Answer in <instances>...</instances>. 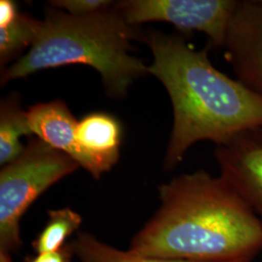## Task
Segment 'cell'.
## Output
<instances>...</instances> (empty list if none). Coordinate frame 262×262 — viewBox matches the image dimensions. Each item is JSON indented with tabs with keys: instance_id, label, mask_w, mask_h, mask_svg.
Returning <instances> with one entry per match:
<instances>
[{
	"instance_id": "1",
	"label": "cell",
	"mask_w": 262,
	"mask_h": 262,
	"mask_svg": "<svg viewBox=\"0 0 262 262\" xmlns=\"http://www.w3.org/2000/svg\"><path fill=\"white\" fill-rule=\"evenodd\" d=\"M159 210L132 238L143 256L196 262H252L262 224L223 176L182 174L159 187Z\"/></svg>"
},
{
	"instance_id": "2",
	"label": "cell",
	"mask_w": 262,
	"mask_h": 262,
	"mask_svg": "<svg viewBox=\"0 0 262 262\" xmlns=\"http://www.w3.org/2000/svg\"><path fill=\"white\" fill-rule=\"evenodd\" d=\"M154 55L148 73L168 93L174 122L164 168L183 160L198 141L223 145L241 131L262 125V98L238 80L219 71L206 50L182 38L152 32L146 37Z\"/></svg>"
},
{
	"instance_id": "3",
	"label": "cell",
	"mask_w": 262,
	"mask_h": 262,
	"mask_svg": "<svg viewBox=\"0 0 262 262\" xmlns=\"http://www.w3.org/2000/svg\"><path fill=\"white\" fill-rule=\"evenodd\" d=\"M133 28L116 7L86 16L49 10L37 39L27 55L2 73L1 84L42 69L79 63L94 67L108 94L122 97L148 73V66L128 55L136 35Z\"/></svg>"
},
{
	"instance_id": "4",
	"label": "cell",
	"mask_w": 262,
	"mask_h": 262,
	"mask_svg": "<svg viewBox=\"0 0 262 262\" xmlns=\"http://www.w3.org/2000/svg\"><path fill=\"white\" fill-rule=\"evenodd\" d=\"M79 164L39 138L31 139L19 158L0 172V251L12 253L23 245L20 220L48 188Z\"/></svg>"
},
{
	"instance_id": "5",
	"label": "cell",
	"mask_w": 262,
	"mask_h": 262,
	"mask_svg": "<svg viewBox=\"0 0 262 262\" xmlns=\"http://www.w3.org/2000/svg\"><path fill=\"white\" fill-rule=\"evenodd\" d=\"M239 0H129L116 5L124 19L136 26L166 21L183 31H200L224 47L229 21Z\"/></svg>"
},
{
	"instance_id": "6",
	"label": "cell",
	"mask_w": 262,
	"mask_h": 262,
	"mask_svg": "<svg viewBox=\"0 0 262 262\" xmlns=\"http://www.w3.org/2000/svg\"><path fill=\"white\" fill-rule=\"evenodd\" d=\"M224 47L237 80L262 98V0H239Z\"/></svg>"
},
{
	"instance_id": "7",
	"label": "cell",
	"mask_w": 262,
	"mask_h": 262,
	"mask_svg": "<svg viewBox=\"0 0 262 262\" xmlns=\"http://www.w3.org/2000/svg\"><path fill=\"white\" fill-rule=\"evenodd\" d=\"M215 157L220 175L253 209L262 224V125L241 131L217 145Z\"/></svg>"
},
{
	"instance_id": "8",
	"label": "cell",
	"mask_w": 262,
	"mask_h": 262,
	"mask_svg": "<svg viewBox=\"0 0 262 262\" xmlns=\"http://www.w3.org/2000/svg\"><path fill=\"white\" fill-rule=\"evenodd\" d=\"M76 138L84 152V168L98 180L120 158L122 127L119 121L106 113H93L78 122Z\"/></svg>"
},
{
	"instance_id": "9",
	"label": "cell",
	"mask_w": 262,
	"mask_h": 262,
	"mask_svg": "<svg viewBox=\"0 0 262 262\" xmlns=\"http://www.w3.org/2000/svg\"><path fill=\"white\" fill-rule=\"evenodd\" d=\"M27 118L37 138L68 155L84 168L85 158L76 138L78 122L66 104L60 100L36 104L28 109Z\"/></svg>"
},
{
	"instance_id": "10",
	"label": "cell",
	"mask_w": 262,
	"mask_h": 262,
	"mask_svg": "<svg viewBox=\"0 0 262 262\" xmlns=\"http://www.w3.org/2000/svg\"><path fill=\"white\" fill-rule=\"evenodd\" d=\"M33 134L28 125L27 112L23 111L18 96L11 95L0 106V164L5 166L18 159L25 147L20 137Z\"/></svg>"
},
{
	"instance_id": "11",
	"label": "cell",
	"mask_w": 262,
	"mask_h": 262,
	"mask_svg": "<svg viewBox=\"0 0 262 262\" xmlns=\"http://www.w3.org/2000/svg\"><path fill=\"white\" fill-rule=\"evenodd\" d=\"M73 254L80 262H196L162 257L143 256L104 243L95 236L81 232L70 243Z\"/></svg>"
},
{
	"instance_id": "12",
	"label": "cell",
	"mask_w": 262,
	"mask_h": 262,
	"mask_svg": "<svg viewBox=\"0 0 262 262\" xmlns=\"http://www.w3.org/2000/svg\"><path fill=\"white\" fill-rule=\"evenodd\" d=\"M49 220L43 230L32 242L36 253H52L64 248L66 240L82 225L83 219L70 208L49 211Z\"/></svg>"
},
{
	"instance_id": "13",
	"label": "cell",
	"mask_w": 262,
	"mask_h": 262,
	"mask_svg": "<svg viewBox=\"0 0 262 262\" xmlns=\"http://www.w3.org/2000/svg\"><path fill=\"white\" fill-rule=\"evenodd\" d=\"M43 26V20H38L28 15L19 14L11 25L0 28V60L1 64L19 56L28 46H32Z\"/></svg>"
},
{
	"instance_id": "14",
	"label": "cell",
	"mask_w": 262,
	"mask_h": 262,
	"mask_svg": "<svg viewBox=\"0 0 262 262\" xmlns=\"http://www.w3.org/2000/svg\"><path fill=\"white\" fill-rule=\"evenodd\" d=\"M51 4L66 10L72 16H86L110 8L112 2L107 0H58L52 1Z\"/></svg>"
},
{
	"instance_id": "15",
	"label": "cell",
	"mask_w": 262,
	"mask_h": 262,
	"mask_svg": "<svg viewBox=\"0 0 262 262\" xmlns=\"http://www.w3.org/2000/svg\"><path fill=\"white\" fill-rule=\"evenodd\" d=\"M74 254L70 244L59 251L52 253H36L33 256H28L25 262H71Z\"/></svg>"
},
{
	"instance_id": "16",
	"label": "cell",
	"mask_w": 262,
	"mask_h": 262,
	"mask_svg": "<svg viewBox=\"0 0 262 262\" xmlns=\"http://www.w3.org/2000/svg\"><path fill=\"white\" fill-rule=\"evenodd\" d=\"M19 15L15 2L11 0L0 1V28H5L11 25Z\"/></svg>"
},
{
	"instance_id": "17",
	"label": "cell",
	"mask_w": 262,
	"mask_h": 262,
	"mask_svg": "<svg viewBox=\"0 0 262 262\" xmlns=\"http://www.w3.org/2000/svg\"><path fill=\"white\" fill-rule=\"evenodd\" d=\"M0 262H13L11 253L0 251Z\"/></svg>"
}]
</instances>
